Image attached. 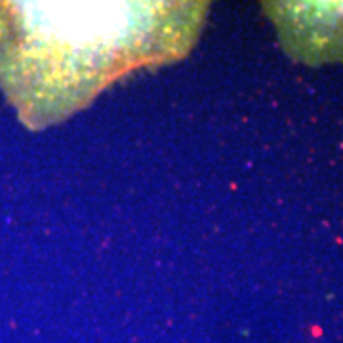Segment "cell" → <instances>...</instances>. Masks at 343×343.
<instances>
[{"instance_id": "1", "label": "cell", "mask_w": 343, "mask_h": 343, "mask_svg": "<svg viewBox=\"0 0 343 343\" xmlns=\"http://www.w3.org/2000/svg\"><path fill=\"white\" fill-rule=\"evenodd\" d=\"M208 2L0 4V84L31 128L65 118L124 73L185 56Z\"/></svg>"}, {"instance_id": "2", "label": "cell", "mask_w": 343, "mask_h": 343, "mask_svg": "<svg viewBox=\"0 0 343 343\" xmlns=\"http://www.w3.org/2000/svg\"><path fill=\"white\" fill-rule=\"evenodd\" d=\"M284 46L305 61L343 56V4H265Z\"/></svg>"}]
</instances>
